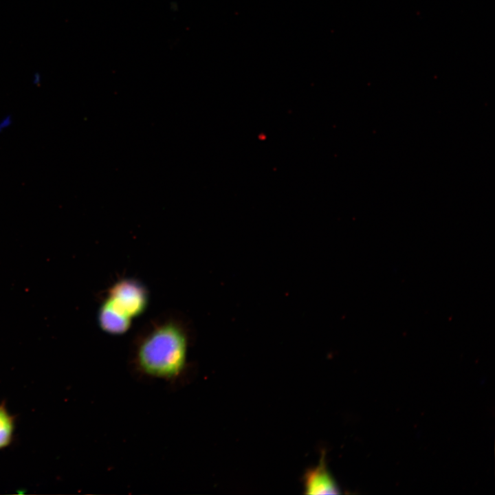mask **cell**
Listing matches in <instances>:
<instances>
[{"mask_svg":"<svg viewBox=\"0 0 495 495\" xmlns=\"http://www.w3.org/2000/svg\"><path fill=\"white\" fill-rule=\"evenodd\" d=\"M42 82V75L40 72H35L32 77L33 85L39 86Z\"/></svg>","mask_w":495,"mask_h":495,"instance_id":"52a82bcc","label":"cell"},{"mask_svg":"<svg viewBox=\"0 0 495 495\" xmlns=\"http://www.w3.org/2000/svg\"><path fill=\"white\" fill-rule=\"evenodd\" d=\"M14 122L12 115L7 114L0 118V134L10 128Z\"/></svg>","mask_w":495,"mask_h":495,"instance_id":"8992f818","label":"cell"},{"mask_svg":"<svg viewBox=\"0 0 495 495\" xmlns=\"http://www.w3.org/2000/svg\"><path fill=\"white\" fill-rule=\"evenodd\" d=\"M15 426V417L10 415L6 402L0 404V450L8 446L12 441Z\"/></svg>","mask_w":495,"mask_h":495,"instance_id":"5b68a950","label":"cell"},{"mask_svg":"<svg viewBox=\"0 0 495 495\" xmlns=\"http://www.w3.org/2000/svg\"><path fill=\"white\" fill-rule=\"evenodd\" d=\"M104 300L118 313L133 320L146 310L148 294L140 281L124 278L110 287Z\"/></svg>","mask_w":495,"mask_h":495,"instance_id":"7a4b0ae2","label":"cell"},{"mask_svg":"<svg viewBox=\"0 0 495 495\" xmlns=\"http://www.w3.org/2000/svg\"><path fill=\"white\" fill-rule=\"evenodd\" d=\"M98 321L103 331L113 336L124 334L132 324L131 319L118 313L104 300L100 306Z\"/></svg>","mask_w":495,"mask_h":495,"instance_id":"277c9868","label":"cell"},{"mask_svg":"<svg viewBox=\"0 0 495 495\" xmlns=\"http://www.w3.org/2000/svg\"><path fill=\"white\" fill-rule=\"evenodd\" d=\"M192 336L186 322L174 316L155 320L132 344L129 369L134 378L175 390L192 380L190 357Z\"/></svg>","mask_w":495,"mask_h":495,"instance_id":"6da1fadb","label":"cell"},{"mask_svg":"<svg viewBox=\"0 0 495 495\" xmlns=\"http://www.w3.org/2000/svg\"><path fill=\"white\" fill-rule=\"evenodd\" d=\"M305 493L309 494H339V489L329 472L322 455L320 463L314 468L309 470L304 477Z\"/></svg>","mask_w":495,"mask_h":495,"instance_id":"3957f363","label":"cell"}]
</instances>
